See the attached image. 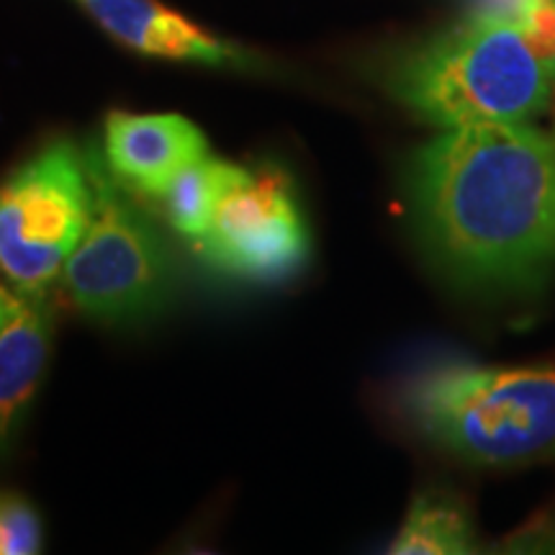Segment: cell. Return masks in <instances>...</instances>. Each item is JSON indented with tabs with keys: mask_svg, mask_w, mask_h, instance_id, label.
Masks as SVG:
<instances>
[{
	"mask_svg": "<svg viewBox=\"0 0 555 555\" xmlns=\"http://www.w3.org/2000/svg\"><path fill=\"white\" fill-rule=\"evenodd\" d=\"M90 16L131 50L152 57L229 65L237 52L159 0H78Z\"/></svg>",
	"mask_w": 555,
	"mask_h": 555,
	"instance_id": "obj_8",
	"label": "cell"
},
{
	"mask_svg": "<svg viewBox=\"0 0 555 555\" xmlns=\"http://www.w3.org/2000/svg\"><path fill=\"white\" fill-rule=\"evenodd\" d=\"M245 176V168L224 163V159L204 157L193 163L172 180L170 189L159 198L165 206V217L176 232L189 240L206 237L214 224L221 201L232 185Z\"/></svg>",
	"mask_w": 555,
	"mask_h": 555,
	"instance_id": "obj_11",
	"label": "cell"
},
{
	"mask_svg": "<svg viewBox=\"0 0 555 555\" xmlns=\"http://www.w3.org/2000/svg\"><path fill=\"white\" fill-rule=\"evenodd\" d=\"M103 159L124 189L147 198H163L189 165L208 155L196 124L178 114H116L106 121Z\"/></svg>",
	"mask_w": 555,
	"mask_h": 555,
	"instance_id": "obj_7",
	"label": "cell"
},
{
	"mask_svg": "<svg viewBox=\"0 0 555 555\" xmlns=\"http://www.w3.org/2000/svg\"><path fill=\"white\" fill-rule=\"evenodd\" d=\"M41 527L37 512L24 499L0 494V555L39 551Z\"/></svg>",
	"mask_w": 555,
	"mask_h": 555,
	"instance_id": "obj_12",
	"label": "cell"
},
{
	"mask_svg": "<svg viewBox=\"0 0 555 555\" xmlns=\"http://www.w3.org/2000/svg\"><path fill=\"white\" fill-rule=\"evenodd\" d=\"M41 294L44 291L18 298L11 319L0 330V448L9 446L50 356L52 311Z\"/></svg>",
	"mask_w": 555,
	"mask_h": 555,
	"instance_id": "obj_9",
	"label": "cell"
},
{
	"mask_svg": "<svg viewBox=\"0 0 555 555\" xmlns=\"http://www.w3.org/2000/svg\"><path fill=\"white\" fill-rule=\"evenodd\" d=\"M553 142H555V134H553Z\"/></svg>",
	"mask_w": 555,
	"mask_h": 555,
	"instance_id": "obj_14",
	"label": "cell"
},
{
	"mask_svg": "<svg viewBox=\"0 0 555 555\" xmlns=\"http://www.w3.org/2000/svg\"><path fill=\"white\" fill-rule=\"evenodd\" d=\"M93 211L86 152L52 142L0 183V273L24 294L62 275Z\"/></svg>",
	"mask_w": 555,
	"mask_h": 555,
	"instance_id": "obj_5",
	"label": "cell"
},
{
	"mask_svg": "<svg viewBox=\"0 0 555 555\" xmlns=\"http://www.w3.org/2000/svg\"><path fill=\"white\" fill-rule=\"evenodd\" d=\"M406 406L427 440L474 466L555 457V371L433 365L412 380Z\"/></svg>",
	"mask_w": 555,
	"mask_h": 555,
	"instance_id": "obj_3",
	"label": "cell"
},
{
	"mask_svg": "<svg viewBox=\"0 0 555 555\" xmlns=\"http://www.w3.org/2000/svg\"><path fill=\"white\" fill-rule=\"evenodd\" d=\"M198 245L211 266L245 281L298 273L309 258V229L291 178L273 165L245 168Z\"/></svg>",
	"mask_w": 555,
	"mask_h": 555,
	"instance_id": "obj_6",
	"label": "cell"
},
{
	"mask_svg": "<svg viewBox=\"0 0 555 555\" xmlns=\"http://www.w3.org/2000/svg\"><path fill=\"white\" fill-rule=\"evenodd\" d=\"M551 69L504 21L474 13L406 52L388 75L391 93L440 129L527 121L551 99Z\"/></svg>",
	"mask_w": 555,
	"mask_h": 555,
	"instance_id": "obj_2",
	"label": "cell"
},
{
	"mask_svg": "<svg viewBox=\"0 0 555 555\" xmlns=\"http://www.w3.org/2000/svg\"><path fill=\"white\" fill-rule=\"evenodd\" d=\"M86 165L93 211L62 278L86 317L108 324L134 322L152 314L168 296V253L152 221L111 176L99 150H86Z\"/></svg>",
	"mask_w": 555,
	"mask_h": 555,
	"instance_id": "obj_4",
	"label": "cell"
},
{
	"mask_svg": "<svg viewBox=\"0 0 555 555\" xmlns=\"http://www.w3.org/2000/svg\"><path fill=\"white\" fill-rule=\"evenodd\" d=\"M476 551L474 525L466 506L448 491L427 489L409 506L391 553L397 555H463Z\"/></svg>",
	"mask_w": 555,
	"mask_h": 555,
	"instance_id": "obj_10",
	"label": "cell"
},
{
	"mask_svg": "<svg viewBox=\"0 0 555 555\" xmlns=\"http://www.w3.org/2000/svg\"><path fill=\"white\" fill-rule=\"evenodd\" d=\"M427 258L468 291L515 296L555 268V142L527 121L446 129L409 168Z\"/></svg>",
	"mask_w": 555,
	"mask_h": 555,
	"instance_id": "obj_1",
	"label": "cell"
},
{
	"mask_svg": "<svg viewBox=\"0 0 555 555\" xmlns=\"http://www.w3.org/2000/svg\"><path fill=\"white\" fill-rule=\"evenodd\" d=\"M16 301H18V298H13L9 291L0 286V330H3L5 322L11 319L13 309H16Z\"/></svg>",
	"mask_w": 555,
	"mask_h": 555,
	"instance_id": "obj_13",
	"label": "cell"
}]
</instances>
